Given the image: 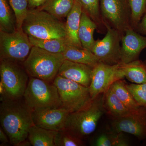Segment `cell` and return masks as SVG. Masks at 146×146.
Segmentation results:
<instances>
[{
    "label": "cell",
    "mask_w": 146,
    "mask_h": 146,
    "mask_svg": "<svg viewBox=\"0 0 146 146\" xmlns=\"http://www.w3.org/2000/svg\"><path fill=\"white\" fill-rule=\"evenodd\" d=\"M18 99L6 98L0 104L1 126L14 146L27 140L30 128L34 125L31 110Z\"/></svg>",
    "instance_id": "6da1fadb"
},
{
    "label": "cell",
    "mask_w": 146,
    "mask_h": 146,
    "mask_svg": "<svg viewBox=\"0 0 146 146\" xmlns=\"http://www.w3.org/2000/svg\"><path fill=\"white\" fill-rule=\"evenodd\" d=\"M22 29L29 36L38 39L66 38L65 24L39 8L29 9Z\"/></svg>",
    "instance_id": "7a4b0ae2"
},
{
    "label": "cell",
    "mask_w": 146,
    "mask_h": 146,
    "mask_svg": "<svg viewBox=\"0 0 146 146\" xmlns=\"http://www.w3.org/2000/svg\"><path fill=\"white\" fill-rule=\"evenodd\" d=\"M65 59L63 53H55L35 46L23 62L24 68L32 77L47 82L54 80Z\"/></svg>",
    "instance_id": "3957f363"
},
{
    "label": "cell",
    "mask_w": 146,
    "mask_h": 146,
    "mask_svg": "<svg viewBox=\"0 0 146 146\" xmlns=\"http://www.w3.org/2000/svg\"><path fill=\"white\" fill-rule=\"evenodd\" d=\"M103 95L100 94L93 100L88 107L69 113L64 129L80 139L93 133L104 111Z\"/></svg>",
    "instance_id": "277c9868"
},
{
    "label": "cell",
    "mask_w": 146,
    "mask_h": 146,
    "mask_svg": "<svg viewBox=\"0 0 146 146\" xmlns=\"http://www.w3.org/2000/svg\"><path fill=\"white\" fill-rule=\"evenodd\" d=\"M41 79L31 77L23 95L24 102L33 110L62 107L57 88Z\"/></svg>",
    "instance_id": "5b68a950"
},
{
    "label": "cell",
    "mask_w": 146,
    "mask_h": 146,
    "mask_svg": "<svg viewBox=\"0 0 146 146\" xmlns=\"http://www.w3.org/2000/svg\"><path fill=\"white\" fill-rule=\"evenodd\" d=\"M53 84L57 88L62 107L70 113L84 109L93 102L89 87L58 75Z\"/></svg>",
    "instance_id": "8992f818"
},
{
    "label": "cell",
    "mask_w": 146,
    "mask_h": 146,
    "mask_svg": "<svg viewBox=\"0 0 146 146\" xmlns=\"http://www.w3.org/2000/svg\"><path fill=\"white\" fill-rule=\"evenodd\" d=\"M33 46L23 29L11 33L0 31L1 60L24 62Z\"/></svg>",
    "instance_id": "52a82bcc"
},
{
    "label": "cell",
    "mask_w": 146,
    "mask_h": 146,
    "mask_svg": "<svg viewBox=\"0 0 146 146\" xmlns=\"http://www.w3.org/2000/svg\"><path fill=\"white\" fill-rule=\"evenodd\" d=\"M0 76L1 82L8 98L18 99L23 96L28 76L26 71L18 62L1 60Z\"/></svg>",
    "instance_id": "ba28073f"
},
{
    "label": "cell",
    "mask_w": 146,
    "mask_h": 146,
    "mask_svg": "<svg viewBox=\"0 0 146 146\" xmlns=\"http://www.w3.org/2000/svg\"><path fill=\"white\" fill-rule=\"evenodd\" d=\"M104 24L117 31L122 36L131 26L130 11L128 0H100Z\"/></svg>",
    "instance_id": "9c48e42d"
},
{
    "label": "cell",
    "mask_w": 146,
    "mask_h": 146,
    "mask_svg": "<svg viewBox=\"0 0 146 146\" xmlns=\"http://www.w3.org/2000/svg\"><path fill=\"white\" fill-rule=\"evenodd\" d=\"M104 25L106 33L101 39L96 40L91 52L102 63L114 65L121 63L122 36L107 24Z\"/></svg>",
    "instance_id": "30bf717a"
},
{
    "label": "cell",
    "mask_w": 146,
    "mask_h": 146,
    "mask_svg": "<svg viewBox=\"0 0 146 146\" xmlns=\"http://www.w3.org/2000/svg\"><path fill=\"white\" fill-rule=\"evenodd\" d=\"M120 63L110 65L100 62L93 68L89 91L92 100L104 94L115 82L124 78Z\"/></svg>",
    "instance_id": "8fae6325"
},
{
    "label": "cell",
    "mask_w": 146,
    "mask_h": 146,
    "mask_svg": "<svg viewBox=\"0 0 146 146\" xmlns=\"http://www.w3.org/2000/svg\"><path fill=\"white\" fill-rule=\"evenodd\" d=\"M34 125L49 130L59 131L65 129L66 119L69 113L63 107L46 108L31 111Z\"/></svg>",
    "instance_id": "7c38bea8"
},
{
    "label": "cell",
    "mask_w": 146,
    "mask_h": 146,
    "mask_svg": "<svg viewBox=\"0 0 146 146\" xmlns=\"http://www.w3.org/2000/svg\"><path fill=\"white\" fill-rule=\"evenodd\" d=\"M146 48V36H142L131 27L128 28L121 39V63L138 60L141 52Z\"/></svg>",
    "instance_id": "4fadbf2b"
},
{
    "label": "cell",
    "mask_w": 146,
    "mask_h": 146,
    "mask_svg": "<svg viewBox=\"0 0 146 146\" xmlns=\"http://www.w3.org/2000/svg\"><path fill=\"white\" fill-rule=\"evenodd\" d=\"M112 127L117 132H125L140 139L146 138V115L131 114L113 119Z\"/></svg>",
    "instance_id": "5bb4252c"
},
{
    "label": "cell",
    "mask_w": 146,
    "mask_h": 146,
    "mask_svg": "<svg viewBox=\"0 0 146 146\" xmlns=\"http://www.w3.org/2000/svg\"><path fill=\"white\" fill-rule=\"evenodd\" d=\"M93 68L82 63L65 60L60 66L57 75L89 87Z\"/></svg>",
    "instance_id": "9a60e30c"
},
{
    "label": "cell",
    "mask_w": 146,
    "mask_h": 146,
    "mask_svg": "<svg viewBox=\"0 0 146 146\" xmlns=\"http://www.w3.org/2000/svg\"><path fill=\"white\" fill-rule=\"evenodd\" d=\"M83 9L78 0H74L72 10L67 17L65 25L66 39L71 45L79 48H82L79 39L78 32L82 13Z\"/></svg>",
    "instance_id": "2e32d148"
},
{
    "label": "cell",
    "mask_w": 146,
    "mask_h": 146,
    "mask_svg": "<svg viewBox=\"0 0 146 146\" xmlns=\"http://www.w3.org/2000/svg\"><path fill=\"white\" fill-rule=\"evenodd\" d=\"M103 106L104 111L113 119L133 114L119 99L111 86L104 94Z\"/></svg>",
    "instance_id": "e0dca14e"
},
{
    "label": "cell",
    "mask_w": 146,
    "mask_h": 146,
    "mask_svg": "<svg viewBox=\"0 0 146 146\" xmlns=\"http://www.w3.org/2000/svg\"><path fill=\"white\" fill-rule=\"evenodd\" d=\"M123 79L115 82L111 87L119 99L130 112L135 115H146V108L140 106L128 91Z\"/></svg>",
    "instance_id": "ac0fdd59"
},
{
    "label": "cell",
    "mask_w": 146,
    "mask_h": 146,
    "mask_svg": "<svg viewBox=\"0 0 146 146\" xmlns=\"http://www.w3.org/2000/svg\"><path fill=\"white\" fill-rule=\"evenodd\" d=\"M98 28L96 23L83 11L82 13L78 36L84 48L91 51L96 41L94 39V31Z\"/></svg>",
    "instance_id": "d6986e66"
},
{
    "label": "cell",
    "mask_w": 146,
    "mask_h": 146,
    "mask_svg": "<svg viewBox=\"0 0 146 146\" xmlns=\"http://www.w3.org/2000/svg\"><path fill=\"white\" fill-rule=\"evenodd\" d=\"M63 54L66 60L82 63L92 68L101 62L91 51L72 45H68Z\"/></svg>",
    "instance_id": "ffe728a7"
},
{
    "label": "cell",
    "mask_w": 146,
    "mask_h": 146,
    "mask_svg": "<svg viewBox=\"0 0 146 146\" xmlns=\"http://www.w3.org/2000/svg\"><path fill=\"white\" fill-rule=\"evenodd\" d=\"M120 68L124 77L132 83L141 84L146 82V65L137 60L130 62L120 63Z\"/></svg>",
    "instance_id": "44dd1931"
},
{
    "label": "cell",
    "mask_w": 146,
    "mask_h": 146,
    "mask_svg": "<svg viewBox=\"0 0 146 146\" xmlns=\"http://www.w3.org/2000/svg\"><path fill=\"white\" fill-rule=\"evenodd\" d=\"M57 132L34 125L30 128L28 138L33 146H55L54 138Z\"/></svg>",
    "instance_id": "7402d4cb"
},
{
    "label": "cell",
    "mask_w": 146,
    "mask_h": 146,
    "mask_svg": "<svg viewBox=\"0 0 146 146\" xmlns=\"http://www.w3.org/2000/svg\"><path fill=\"white\" fill-rule=\"evenodd\" d=\"M74 0H46L41 8L58 19L67 17L72 10Z\"/></svg>",
    "instance_id": "603a6c76"
},
{
    "label": "cell",
    "mask_w": 146,
    "mask_h": 146,
    "mask_svg": "<svg viewBox=\"0 0 146 146\" xmlns=\"http://www.w3.org/2000/svg\"><path fill=\"white\" fill-rule=\"evenodd\" d=\"M29 37L33 46L55 53H63L68 45H71L66 38L44 39L31 36Z\"/></svg>",
    "instance_id": "cb8c5ba5"
},
{
    "label": "cell",
    "mask_w": 146,
    "mask_h": 146,
    "mask_svg": "<svg viewBox=\"0 0 146 146\" xmlns=\"http://www.w3.org/2000/svg\"><path fill=\"white\" fill-rule=\"evenodd\" d=\"M7 0H0V31L11 33L16 28V17Z\"/></svg>",
    "instance_id": "d4e9b609"
},
{
    "label": "cell",
    "mask_w": 146,
    "mask_h": 146,
    "mask_svg": "<svg viewBox=\"0 0 146 146\" xmlns=\"http://www.w3.org/2000/svg\"><path fill=\"white\" fill-rule=\"evenodd\" d=\"M84 11L96 23L98 28L102 29L105 27L100 10V0H78Z\"/></svg>",
    "instance_id": "484cf974"
},
{
    "label": "cell",
    "mask_w": 146,
    "mask_h": 146,
    "mask_svg": "<svg viewBox=\"0 0 146 146\" xmlns=\"http://www.w3.org/2000/svg\"><path fill=\"white\" fill-rule=\"evenodd\" d=\"M8 1L16 17L17 29H23V23L29 10L28 0Z\"/></svg>",
    "instance_id": "4316f807"
},
{
    "label": "cell",
    "mask_w": 146,
    "mask_h": 146,
    "mask_svg": "<svg viewBox=\"0 0 146 146\" xmlns=\"http://www.w3.org/2000/svg\"><path fill=\"white\" fill-rule=\"evenodd\" d=\"M130 11L131 26L135 29L146 11V0H128Z\"/></svg>",
    "instance_id": "83f0119b"
},
{
    "label": "cell",
    "mask_w": 146,
    "mask_h": 146,
    "mask_svg": "<svg viewBox=\"0 0 146 146\" xmlns=\"http://www.w3.org/2000/svg\"><path fill=\"white\" fill-rule=\"evenodd\" d=\"M55 146H82L83 143L80 138H77L67 131H57L54 138Z\"/></svg>",
    "instance_id": "f1b7e54d"
},
{
    "label": "cell",
    "mask_w": 146,
    "mask_h": 146,
    "mask_svg": "<svg viewBox=\"0 0 146 146\" xmlns=\"http://www.w3.org/2000/svg\"><path fill=\"white\" fill-rule=\"evenodd\" d=\"M126 86L137 103L146 108V82L141 84H126Z\"/></svg>",
    "instance_id": "f546056e"
},
{
    "label": "cell",
    "mask_w": 146,
    "mask_h": 146,
    "mask_svg": "<svg viewBox=\"0 0 146 146\" xmlns=\"http://www.w3.org/2000/svg\"><path fill=\"white\" fill-rule=\"evenodd\" d=\"M98 146H113V137L106 134H102L98 138L96 142Z\"/></svg>",
    "instance_id": "4dcf8cb0"
},
{
    "label": "cell",
    "mask_w": 146,
    "mask_h": 146,
    "mask_svg": "<svg viewBox=\"0 0 146 146\" xmlns=\"http://www.w3.org/2000/svg\"><path fill=\"white\" fill-rule=\"evenodd\" d=\"M46 0H28L29 9L41 8Z\"/></svg>",
    "instance_id": "1f68e13d"
},
{
    "label": "cell",
    "mask_w": 146,
    "mask_h": 146,
    "mask_svg": "<svg viewBox=\"0 0 146 146\" xmlns=\"http://www.w3.org/2000/svg\"><path fill=\"white\" fill-rule=\"evenodd\" d=\"M137 27L139 28L141 32L146 34V11L143 16V18L141 19V21L138 24Z\"/></svg>",
    "instance_id": "d6a6232c"
},
{
    "label": "cell",
    "mask_w": 146,
    "mask_h": 146,
    "mask_svg": "<svg viewBox=\"0 0 146 146\" xmlns=\"http://www.w3.org/2000/svg\"><path fill=\"white\" fill-rule=\"evenodd\" d=\"M9 138L5 132L4 131L2 128H0V141L2 143L5 144L7 143L9 141Z\"/></svg>",
    "instance_id": "836d02e7"
},
{
    "label": "cell",
    "mask_w": 146,
    "mask_h": 146,
    "mask_svg": "<svg viewBox=\"0 0 146 146\" xmlns=\"http://www.w3.org/2000/svg\"><path fill=\"white\" fill-rule=\"evenodd\" d=\"M145 65H146V61H145Z\"/></svg>",
    "instance_id": "e575fe53"
}]
</instances>
